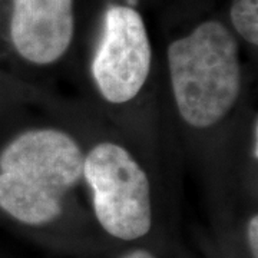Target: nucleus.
<instances>
[{"label": "nucleus", "mask_w": 258, "mask_h": 258, "mask_svg": "<svg viewBox=\"0 0 258 258\" xmlns=\"http://www.w3.org/2000/svg\"><path fill=\"white\" fill-rule=\"evenodd\" d=\"M122 258H157V257H155L151 251H148V249L138 248V249L131 251V252H128L126 255H123Z\"/></svg>", "instance_id": "obj_9"}, {"label": "nucleus", "mask_w": 258, "mask_h": 258, "mask_svg": "<svg viewBox=\"0 0 258 258\" xmlns=\"http://www.w3.org/2000/svg\"><path fill=\"white\" fill-rule=\"evenodd\" d=\"M231 30L251 49L258 46V0H231Z\"/></svg>", "instance_id": "obj_6"}, {"label": "nucleus", "mask_w": 258, "mask_h": 258, "mask_svg": "<svg viewBox=\"0 0 258 258\" xmlns=\"http://www.w3.org/2000/svg\"><path fill=\"white\" fill-rule=\"evenodd\" d=\"M83 142V186L102 230L122 241L145 237L152 228L154 186L142 158L115 134Z\"/></svg>", "instance_id": "obj_3"}, {"label": "nucleus", "mask_w": 258, "mask_h": 258, "mask_svg": "<svg viewBox=\"0 0 258 258\" xmlns=\"http://www.w3.org/2000/svg\"><path fill=\"white\" fill-rule=\"evenodd\" d=\"M169 101L178 125L195 141L230 126L245 89L240 40L218 19L197 23L165 50Z\"/></svg>", "instance_id": "obj_1"}, {"label": "nucleus", "mask_w": 258, "mask_h": 258, "mask_svg": "<svg viewBox=\"0 0 258 258\" xmlns=\"http://www.w3.org/2000/svg\"><path fill=\"white\" fill-rule=\"evenodd\" d=\"M247 244L252 258H258V215L254 214L247 222Z\"/></svg>", "instance_id": "obj_8"}, {"label": "nucleus", "mask_w": 258, "mask_h": 258, "mask_svg": "<svg viewBox=\"0 0 258 258\" xmlns=\"http://www.w3.org/2000/svg\"><path fill=\"white\" fill-rule=\"evenodd\" d=\"M75 30V0H12L9 43L28 69L57 68L71 52Z\"/></svg>", "instance_id": "obj_5"}, {"label": "nucleus", "mask_w": 258, "mask_h": 258, "mask_svg": "<svg viewBox=\"0 0 258 258\" xmlns=\"http://www.w3.org/2000/svg\"><path fill=\"white\" fill-rule=\"evenodd\" d=\"M154 47L145 19L131 5H109L88 60L93 95L109 112L123 113L149 92Z\"/></svg>", "instance_id": "obj_4"}, {"label": "nucleus", "mask_w": 258, "mask_h": 258, "mask_svg": "<svg viewBox=\"0 0 258 258\" xmlns=\"http://www.w3.org/2000/svg\"><path fill=\"white\" fill-rule=\"evenodd\" d=\"M247 157H248L249 168H254L257 171L258 164V116L257 112H254L252 118L249 119L248 135H247Z\"/></svg>", "instance_id": "obj_7"}, {"label": "nucleus", "mask_w": 258, "mask_h": 258, "mask_svg": "<svg viewBox=\"0 0 258 258\" xmlns=\"http://www.w3.org/2000/svg\"><path fill=\"white\" fill-rule=\"evenodd\" d=\"M83 137L62 122L13 131L0 144V211L29 227L57 221L83 186Z\"/></svg>", "instance_id": "obj_2"}]
</instances>
